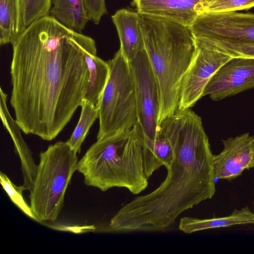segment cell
Returning a JSON list of instances; mask_svg holds the SVG:
<instances>
[{
  "instance_id": "6da1fadb",
  "label": "cell",
  "mask_w": 254,
  "mask_h": 254,
  "mask_svg": "<svg viewBox=\"0 0 254 254\" xmlns=\"http://www.w3.org/2000/svg\"><path fill=\"white\" fill-rule=\"evenodd\" d=\"M87 37L48 15L12 44L10 103L25 134L52 140L81 106L89 83Z\"/></svg>"
},
{
  "instance_id": "7a4b0ae2",
  "label": "cell",
  "mask_w": 254,
  "mask_h": 254,
  "mask_svg": "<svg viewBox=\"0 0 254 254\" xmlns=\"http://www.w3.org/2000/svg\"><path fill=\"white\" fill-rule=\"evenodd\" d=\"M159 130L174 151L166 177L156 189L119 209L109 224L113 231L164 230L215 193L213 155L201 118L190 109H178L161 123Z\"/></svg>"
},
{
  "instance_id": "3957f363",
  "label": "cell",
  "mask_w": 254,
  "mask_h": 254,
  "mask_svg": "<svg viewBox=\"0 0 254 254\" xmlns=\"http://www.w3.org/2000/svg\"><path fill=\"white\" fill-rule=\"evenodd\" d=\"M139 25L158 90L159 127L178 108L182 80L196 45L189 26L141 14Z\"/></svg>"
},
{
  "instance_id": "277c9868",
  "label": "cell",
  "mask_w": 254,
  "mask_h": 254,
  "mask_svg": "<svg viewBox=\"0 0 254 254\" xmlns=\"http://www.w3.org/2000/svg\"><path fill=\"white\" fill-rule=\"evenodd\" d=\"M77 171L87 186L102 191L123 188L138 194L148 185L142 147L134 127L97 139L78 161Z\"/></svg>"
},
{
  "instance_id": "5b68a950",
  "label": "cell",
  "mask_w": 254,
  "mask_h": 254,
  "mask_svg": "<svg viewBox=\"0 0 254 254\" xmlns=\"http://www.w3.org/2000/svg\"><path fill=\"white\" fill-rule=\"evenodd\" d=\"M36 175L29 190L30 206L38 222L57 220L65 193L75 171L77 153L67 142L50 145L39 155Z\"/></svg>"
},
{
  "instance_id": "8992f818",
  "label": "cell",
  "mask_w": 254,
  "mask_h": 254,
  "mask_svg": "<svg viewBox=\"0 0 254 254\" xmlns=\"http://www.w3.org/2000/svg\"><path fill=\"white\" fill-rule=\"evenodd\" d=\"M110 74L97 106V139L129 131L137 123L134 83L129 62L119 49L108 62Z\"/></svg>"
},
{
  "instance_id": "52a82bcc",
  "label": "cell",
  "mask_w": 254,
  "mask_h": 254,
  "mask_svg": "<svg viewBox=\"0 0 254 254\" xmlns=\"http://www.w3.org/2000/svg\"><path fill=\"white\" fill-rule=\"evenodd\" d=\"M133 78L137 113L135 126L139 139L152 141L159 130V94L152 68L145 50L129 62Z\"/></svg>"
},
{
  "instance_id": "ba28073f",
  "label": "cell",
  "mask_w": 254,
  "mask_h": 254,
  "mask_svg": "<svg viewBox=\"0 0 254 254\" xmlns=\"http://www.w3.org/2000/svg\"><path fill=\"white\" fill-rule=\"evenodd\" d=\"M190 27L196 39L254 44V13H204Z\"/></svg>"
},
{
  "instance_id": "9c48e42d",
  "label": "cell",
  "mask_w": 254,
  "mask_h": 254,
  "mask_svg": "<svg viewBox=\"0 0 254 254\" xmlns=\"http://www.w3.org/2000/svg\"><path fill=\"white\" fill-rule=\"evenodd\" d=\"M196 51L181 84L178 109L193 107L213 75L233 58L195 40Z\"/></svg>"
},
{
  "instance_id": "30bf717a",
  "label": "cell",
  "mask_w": 254,
  "mask_h": 254,
  "mask_svg": "<svg viewBox=\"0 0 254 254\" xmlns=\"http://www.w3.org/2000/svg\"><path fill=\"white\" fill-rule=\"evenodd\" d=\"M254 88V58L236 57L221 66L207 84L203 97L215 101Z\"/></svg>"
},
{
  "instance_id": "8fae6325",
  "label": "cell",
  "mask_w": 254,
  "mask_h": 254,
  "mask_svg": "<svg viewBox=\"0 0 254 254\" xmlns=\"http://www.w3.org/2000/svg\"><path fill=\"white\" fill-rule=\"evenodd\" d=\"M222 142L223 150L213 156L215 178L230 181L254 168V136L245 133Z\"/></svg>"
},
{
  "instance_id": "7c38bea8",
  "label": "cell",
  "mask_w": 254,
  "mask_h": 254,
  "mask_svg": "<svg viewBox=\"0 0 254 254\" xmlns=\"http://www.w3.org/2000/svg\"><path fill=\"white\" fill-rule=\"evenodd\" d=\"M215 0H132V5L141 14L154 16L190 26L206 13Z\"/></svg>"
},
{
  "instance_id": "4fadbf2b",
  "label": "cell",
  "mask_w": 254,
  "mask_h": 254,
  "mask_svg": "<svg viewBox=\"0 0 254 254\" xmlns=\"http://www.w3.org/2000/svg\"><path fill=\"white\" fill-rule=\"evenodd\" d=\"M140 16L137 11L125 8L118 10L112 15L120 40L119 49L129 62L144 49Z\"/></svg>"
},
{
  "instance_id": "5bb4252c",
  "label": "cell",
  "mask_w": 254,
  "mask_h": 254,
  "mask_svg": "<svg viewBox=\"0 0 254 254\" xmlns=\"http://www.w3.org/2000/svg\"><path fill=\"white\" fill-rule=\"evenodd\" d=\"M84 50L90 75L85 99L97 107L109 78L110 67L108 62L97 56L95 42L89 36L87 37Z\"/></svg>"
},
{
  "instance_id": "9a60e30c",
  "label": "cell",
  "mask_w": 254,
  "mask_h": 254,
  "mask_svg": "<svg viewBox=\"0 0 254 254\" xmlns=\"http://www.w3.org/2000/svg\"><path fill=\"white\" fill-rule=\"evenodd\" d=\"M254 224V212L248 207L235 209L229 216L209 219L182 217L179 229L186 234L213 228L230 227L234 225Z\"/></svg>"
},
{
  "instance_id": "2e32d148",
  "label": "cell",
  "mask_w": 254,
  "mask_h": 254,
  "mask_svg": "<svg viewBox=\"0 0 254 254\" xmlns=\"http://www.w3.org/2000/svg\"><path fill=\"white\" fill-rule=\"evenodd\" d=\"M139 141L142 147L145 172L148 178L160 167L167 168L169 166L174 157L173 148L162 132L159 130L154 140Z\"/></svg>"
},
{
  "instance_id": "e0dca14e",
  "label": "cell",
  "mask_w": 254,
  "mask_h": 254,
  "mask_svg": "<svg viewBox=\"0 0 254 254\" xmlns=\"http://www.w3.org/2000/svg\"><path fill=\"white\" fill-rule=\"evenodd\" d=\"M49 15L79 33H82L89 20L83 0H52Z\"/></svg>"
},
{
  "instance_id": "ac0fdd59",
  "label": "cell",
  "mask_w": 254,
  "mask_h": 254,
  "mask_svg": "<svg viewBox=\"0 0 254 254\" xmlns=\"http://www.w3.org/2000/svg\"><path fill=\"white\" fill-rule=\"evenodd\" d=\"M21 0H0V44H12L25 29Z\"/></svg>"
},
{
  "instance_id": "d6986e66",
  "label": "cell",
  "mask_w": 254,
  "mask_h": 254,
  "mask_svg": "<svg viewBox=\"0 0 254 254\" xmlns=\"http://www.w3.org/2000/svg\"><path fill=\"white\" fill-rule=\"evenodd\" d=\"M5 128L10 134L13 141L15 150L21 162L23 184V190H30L34 181L38 165L33 160L32 152L24 140L20 133L21 128L15 120L7 122Z\"/></svg>"
},
{
  "instance_id": "ffe728a7",
  "label": "cell",
  "mask_w": 254,
  "mask_h": 254,
  "mask_svg": "<svg viewBox=\"0 0 254 254\" xmlns=\"http://www.w3.org/2000/svg\"><path fill=\"white\" fill-rule=\"evenodd\" d=\"M81 107V112L78 122L70 137L66 141L76 153H80L81 145L90 127L98 118L97 106L85 99Z\"/></svg>"
},
{
  "instance_id": "44dd1931",
  "label": "cell",
  "mask_w": 254,
  "mask_h": 254,
  "mask_svg": "<svg viewBox=\"0 0 254 254\" xmlns=\"http://www.w3.org/2000/svg\"><path fill=\"white\" fill-rule=\"evenodd\" d=\"M52 0H21L23 24L26 28L50 14Z\"/></svg>"
},
{
  "instance_id": "7402d4cb",
  "label": "cell",
  "mask_w": 254,
  "mask_h": 254,
  "mask_svg": "<svg viewBox=\"0 0 254 254\" xmlns=\"http://www.w3.org/2000/svg\"><path fill=\"white\" fill-rule=\"evenodd\" d=\"M195 39L210 48L227 54L232 58H254V44H230L221 42Z\"/></svg>"
},
{
  "instance_id": "603a6c76",
  "label": "cell",
  "mask_w": 254,
  "mask_h": 254,
  "mask_svg": "<svg viewBox=\"0 0 254 254\" xmlns=\"http://www.w3.org/2000/svg\"><path fill=\"white\" fill-rule=\"evenodd\" d=\"M0 183L11 200L27 216L37 221L30 206L29 205L23 197L21 186L15 185L9 178L4 173H0Z\"/></svg>"
},
{
  "instance_id": "cb8c5ba5",
  "label": "cell",
  "mask_w": 254,
  "mask_h": 254,
  "mask_svg": "<svg viewBox=\"0 0 254 254\" xmlns=\"http://www.w3.org/2000/svg\"><path fill=\"white\" fill-rule=\"evenodd\" d=\"M254 7V0H215L206 13H223L247 10Z\"/></svg>"
},
{
  "instance_id": "d4e9b609",
  "label": "cell",
  "mask_w": 254,
  "mask_h": 254,
  "mask_svg": "<svg viewBox=\"0 0 254 254\" xmlns=\"http://www.w3.org/2000/svg\"><path fill=\"white\" fill-rule=\"evenodd\" d=\"M89 20L99 24L101 18L108 13L105 0H83Z\"/></svg>"
},
{
  "instance_id": "484cf974",
  "label": "cell",
  "mask_w": 254,
  "mask_h": 254,
  "mask_svg": "<svg viewBox=\"0 0 254 254\" xmlns=\"http://www.w3.org/2000/svg\"></svg>"
}]
</instances>
